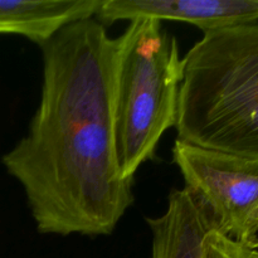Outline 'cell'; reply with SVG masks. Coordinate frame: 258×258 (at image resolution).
<instances>
[{
	"instance_id": "cell-10",
	"label": "cell",
	"mask_w": 258,
	"mask_h": 258,
	"mask_svg": "<svg viewBox=\"0 0 258 258\" xmlns=\"http://www.w3.org/2000/svg\"><path fill=\"white\" fill-rule=\"evenodd\" d=\"M252 258H258V251H252Z\"/></svg>"
},
{
	"instance_id": "cell-1",
	"label": "cell",
	"mask_w": 258,
	"mask_h": 258,
	"mask_svg": "<svg viewBox=\"0 0 258 258\" xmlns=\"http://www.w3.org/2000/svg\"><path fill=\"white\" fill-rule=\"evenodd\" d=\"M40 48L39 106L2 163L22 185L39 233L108 236L134 202L115 150L117 42L88 18Z\"/></svg>"
},
{
	"instance_id": "cell-7",
	"label": "cell",
	"mask_w": 258,
	"mask_h": 258,
	"mask_svg": "<svg viewBox=\"0 0 258 258\" xmlns=\"http://www.w3.org/2000/svg\"><path fill=\"white\" fill-rule=\"evenodd\" d=\"M102 0H0V34L28 38L39 45L62 28L95 18Z\"/></svg>"
},
{
	"instance_id": "cell-6",
	"label": "cell",
	"mask_w": 258,
	"mask_h": 258,
	"mask_svg": "<svg viewBox=\"0 0 258 258\" xmlns=\"http://www.w3.org/2000/svg\"><path fill=\"white\" fill-rule=\"evenodd\" d=\"M146 222L153 234L150 258H203L204 239L216 231L206 204L186 188L174 189L166 211Z\"/></svg>"
},
{
	"instance_id": "cell-5",
	"label": "cell",
	"mask_w": 258,
	"mask_h": 258,
	"mask_svg": "<svg viewBox=\"0 0 258 258\" xmlns=\"http://www.w3.org/2000/svg\"><path fill=\"white\" fill-rule=\"evenodd\" d=\"M96 19L105 24L138 18L196 25L204 34L258 20V0H102Z\"/></svg>"
},
{
	"instance_id": "cell-3",
	"label": "cell",
	"mask_w": 258,
	"mask_h": 258,
	"mask_svg": "<svg viewBox=\"0 0 258 258\" xmlns=\"http://www.w3.org/2000/svg\"><path fill=\"white\" fill-rule=\"evenodd\" d=\"M116 42L115 150L121 175L133 181L164 133L175 127L184 63L175 37L159 20H130Z\"/></svg>"
},
{
	"instance_id": "cell-9",
	"label": "cell",
	"mask_w": 258,
	"mask_h": 258,
	"mask_svg": "<svg viewBox=\"0 0 258 258\" xmlns=\"http://www.w3.org/2000/svg\"><path fill=\"white\" fill-rule=\"evenodd\" d=\"M239 243L251 251H258V207L249 217Z\"/></svg>"
},
{
	"instance_id": "cell-4",
	"label": "cell",
	"mask_w": 258,
	"mask_h": 258,
	"mask_svg": "<svg viewBox=\"0 0 258 258\" xmlns=\"http://www.w3.org/2000/svg\"><path fill=\"white\" fill-rule=\"evenodd\" d=\"M173 161L185 188L211 212L216 231L241 241L258 207V160L175 140Z\"/></svg>"
},
{
	"instance_id": "cell-8",
	"label": "cell",
	"mask_w": 258,
	"mask_h": 258,
	"mask_svg": "<svg viewBox=\"0 0 258 258\" xmlns=\"http://www.w3.org/2000/svg\"><path fill=\"white\" fill-rule=\"evenodd\" d=\"M203 258H252V251L218 231H212L204 239Z\"/></svg>"
},
{
	"instance_id": "cell-2",
	"label": "cell",
	"mask_w": 258,
	"mask_h": 258,
	"mask_svg": "<svg viewBox=\"0 0 258 258\" xmlns=\"http://www.w3.org/2000/svg\"><path fill=\"white\" fill-rule=\"evenodd\" d=\"M183 63L176 140L258 160V20L203 34Z\"/></svg>"
}]
</instances>
